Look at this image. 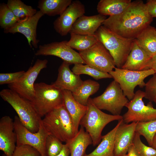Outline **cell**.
<instances>
[{
  "instance_id": "obj_24",
  "label": "cell",
  "mask_w": 156,
  "mask_h": 156,
  "mask_svg": "<svg viewBox=\"0 0 156 156\" xmlns=\"http://www.w3.org/2000/svg\"><path fill=\"white\" fill-rule=\"evenodd\" d=\"M141 48L150 57L156 54V28L149 25L135 38Z\"/></svg>"
},
{
  "instance_id": "obj_1",
  "label": "cell",
  "mask_w": 156,
  "mask_h": 156,
  "mask_svg": "<svg viewBox=\"0 0 156 156\" xmlns=\"http://www.w3.org/2000/svg\"><path fill=\"white\" fill-rule=\"evenodd\" d=\"M153 20L145 3L142 1L136 0L132 1L121 14L106 18L102 25L123 37L135 39Z\"/></svg>"
},
{
  "instance_id": "obj_41",
  "label": "cell",
  "mask_w": 156,
  "mask_h": 156,
  "mask_svg": "<svg viewBox=\"0 0 156 156\" xmlns=\"http://www.w3.org/2000/svg\"><path fill=\"white\" fill-rule=\"evenodd\" d=\"M150 69H153L156 73V54L151 58Z\"/></svg>"
},
{
  "instance_id": "obj_17",
  "label": "cell",
  "mask_w": 156,
  "mask_h": 156,
  "mask_svg": "<svg viewBox=\"0 0 156 156\" xmlns=\"http://www.w3.org/2000/svg\"><path fill=\"white\" fill-rule=\"evenodd\" d=\"M16 136L14 121L9 116H5L0 120V150L6 156H12L16 148Z\"/></svg>"
},
{
  "instance_id": "obj_28",
  "label": "cell",
  "mask_w": 156,
  "mask_h": 156,
  "mask_svg": "<svg viewBox=\"0 0 156 156\" xmlns=\"http://www.w3.org/2000/svg\"><path fill=\"white\" fill-rule=\"evenodd\" d=\"M68 41V45L73 49L82 51L87 49L96 43L98 40L94 35H83L70 33Z\"/></svg>"
},
{
  "instance_id": "obj_8",
  "label": "cell",
  "mask_w": 156,
  "mask_h": 156,
  "mask_svg": "<svg viewBox=\"0 0 156 156\" xmlns=\"http://www.w3.org/2000/svg\"><path fill=\"white\" fill-rule=\"evenodd\" d=\"M109 73L114 80L119 83L124 94L130 101L134 96L135 87L137 86L141 88L145 87L144 79L155 73L151 69L134 71L116 67Z\"/></svg>"
},
{
  "instance_id": "obj_5",
  "label": "cell",
  "mask_w": 156,
  "mask_h": 156,
  "mask_svg": "<svg viewBox=\"0 0 156 156\" xmlns=\"http://www.w3.org/2000/svg\"><path fill=\"white\" fill-rule=\"evenodd\" d=\"M87 107L86 112L81 120L79 125L85 128L92 139L93 145L95 146L101 140V133L105 127L111 122L122 119L123 117L103 112L92 103L90 98L88 99Z\"/></svg>"
},
{
  "instance_id": "obj_39",
  "label": "cell",
  "mask_w": 156,
  "mask_h": 156,
  "mask_svg": "<svg viewBox=\"0 0 156 156\" xmlns=\"http://www.w3.org/2000/svg\"><path fill=\"white\" fill-rule=\"evenodd\" d=\"M127 153V156H140L133 143L129 147Z\"/></svg>"
},
{
  "instance_id": "obj_18",
  "label": "cell",
  "mask_w": 156,
  "mask_h": 156,
  "mask_svg": "<svg viewBox=\"0 0 156 156\" xmlns=\"http://www.w3.org/2000/svg\"><path fill=\"white\" fill-rule=\"evenodd\" d=\"M151 57L139 45L134 39L131 51L122 68L134 71H142L150 69Z\"/></svg>"
},
{
  "instance_id": "obj_3",
  "label": "cell",
  "mask_w": 156,
  "mask_h": 156,
  "mask_svg": "<svg viewBox=\"0 0 156 156\" xmlns=\"http://www.w3.org/2000/svg\"><path fill=\"white\" fill-rule=\"evenodd\" d=\"M95 35L112 56L116 67L122 68L130 53L134 39L123 37L103 25L99 28Z\"/></svg>"
},
{
  "instance_id": "obj_44",
  "label": "cell",
  "mask_w": 156,
  "mask_h": 156,
  "mask_svg": "<svg viewBox=\"0 0 156 156\" xmlns=\"http://www.w3.org/2000/svg\"><path fill=\"white\" fill-rule=\"evenodd\" d=\"M127 156V154H126V155H124V156Z\"/></svg>"
},
{
  "instance_id": "obj_21",
  "label": "cell",
  "mask_w": 156,
  "mask_h": 156,
  "mask_svg": "<svg viewBox=\"0 0 156 156\" xmlns=\"http://www.w3.org/2000/svg\"><path fill=\"white\" fill-rule=\"evenodd\" d=\"M62 91L64 105L71 116L76 134L79 131L80 122L86 112L87 107L76 101L71 92L66 90H63Z\"/></svg>"
},
{
  "instance_id": "obj_11",
  "label": "cell",
  "mask_w": 156,
  "mask_h": 156,
  "mask_svg": "<svg viewBox=\"0 0 156 156\" xmlns=\"http://www.w3.org/2000/svg\"><path fill=\"white\" fill-rule=\"evenodd\" d=\"M48 60L38 59L16 82L8 84L9 89L31 102L35 96L34 82L41 70L47 67Z\"/></svg>"
},
{
  "instance_id": "obj_22",
  "label": "cell",
  "mask_w": 156,
  "mask_h": 156,
  "mask_svg": "<svg viewBox=\"0 0 156 156\" xmlns=\"http://www.w3.org/2000/svg\"><path fill=\"white\" fill-rule=\"evenodd\" d=\"M70 156H84L87 147L93 144L89 134L81 126L77 133L66 142Z\"/></svg>"
},
{
  "instance_id": "obj_9",
  "label": "cell",
  "mask_w": 156,
  "mask_h": 156,
  "mask_svg": "<svg viewBox=\"0 0 156 156\" xmlns=\"http://www.w3.org/2000/svg\"><path fill=\"white\" fill-rule=\"evenodd\" d=\"M14 131L16 136V146L29 145L36 149L41 156H47L46 150V142L49 135L41 122L38 131L33 133L28 130L21 121L18 116L14 118Z\"/></svg>"
},
{
  "instance_id": "obj_13",
  "label": "cell",
  "mask_w": 156,
  "mask_h": 156,
  "mask_svg": "<svg viewBox=\"0 0 156 156\" xmlns=\"http://www.w3.org/2000/svg\"><path fill=\"white\" fill-rule=\"evenodd\" d=\"M67 42L68 41L65 40L40 45L35 55L36 56H55L70 65L78 63L85 64L79 53L70 47Z\"/></svg>"
},
{
  "instance_id": "obj_15",
  "label": "cell",
  "mask_w": 156,
  "mask_h": 156,
  "mask_svg": "<svg viewBox=\"0 0 156 156\" xmlns=\"http://www.w3.org/2000/svg\"><path fill=\"white\" fill-rule=\"evenodd\" d=\"M44 15L40 10L33 16L24 21L16 23L13 26L4 29L5 33L14 34L19 33L24 35L27 39L28 44L31 48L38 47L40 41L37 39V27L40 19Z\"/></svg>"
},
{
  "instance_id": "obj_38",
  "label": "cell",
  "mask_w": 156,
  "mask_h": 156,
  "mask_svg": "<svg viewBox=\"0 0 156 156\" xmlns=\"http://www.w3.org/2000/svg\"><path fill=\"white\" fill-rule=\"evenodd\" d=\"M148 12L153 18H156V0H148L145 3Z\"/></svg>"
},
{
  "instance_id": "obj_32",
  "label": "cell",
  "mask_w": 156,
  "mask_h": 156,
  "mask_svg": "<svg viewBox=\"0 0 156 156\" xmlns=\"http://www.w3.org/2000/svg\"><path fill=\"white\" fill-rule=\"evenodd\" d=\"M20 21L14 15L7 3L0 5V26L4 30L13 26Z\"/></svg>"
},
{
  "instance_id": "obj_42",
  "label": "cell",
  "mask_w": 156,
  "mask_h": 156,
  "mask_svg": "<svg viewBox=\"0 0 156 156\" xmlns=\"http://www.w3.org/2000/svg\"><path fill=\"white\" fill-rule=\"evenodd\" d=\"M151 147L156 149V133L153 138L152 144Z\"/></svg>"
},
{
  "instance_id": "obj_2",
  "label": "cell",
  "mask_w": 156,
  "mask_h": 156,
  "mask_svg": "<svg viewBox=\"0 0 156 156\" xmlns=\"http://www.w3.org/2000/svg\"><path fill=\"white\" fill-rule=\"evenodd\" d=\"M44 116L41 122L49 135L65 142L75 135L71 118L64 105L53 109Z\"/></svg>"
},
{
  "instance_id": "obj_14",
  "label": "cell",
  "mask_w": 156,
  "mask_h": 156,
  "mask_svg": "<svg viewBox=\"0 0 156 156\" xmlns=\"http://www.w3.org/2000/svg\"><path fill=\"white\" fill-rule=\"evenodd\" d=\"M85 8L79 1H72L64 12L54 22V29L62 36L66 35L76 21L84 15Z\"/></svg>"
},
{
  "instance_id": "obj_37",
  "label": "cell",
  "mask_w": 156,
  "mask_h": 156,
  "mask_svg": "<svg viewBox=\"0 0 156 156\" xmlns=\"http://www.w3.org/2000/svg\"><path fill=\"white\" fill-rule=\"evenodd\" d=\"M25 71H20L14 73H1L0 85L9 84L17 81L24 74Z\"/></svg>"
},
{
  "instance_id": "obj_27",
  "label": "cell",
  "mask_w": 156,
  "mask_h": 156,
  "mask_svg": "<svg viewBox=\"0 0 156 156\" xmlns=\"http://www.w3.org/2000/svg\"><path fill=\"white\" fill-rule=\"evenodd\" d=\"M100 84L97 82L88 79L83 81L81 85L72 92L75 99L80 104L87 106L90 96L99 90Z\"/></svg>"
},
{
  "instance_id": "obj_19",
  "label": "cell",
  "mask_w": 156,
  "mask_h": 156,
  "mask_svg": "<svg viewBox=\"0 0 156 156\" xmlns=\"http://www.w3.org/2000/svg\"><path fill=\"white\" fill-rule=\"evenodd\" d=\"M70 65L63 61L59 68L57 79L52 84L61 90H68L73 92L81 85L83 81L80 76L70 70Z\"/></svg>"
},
{
  "instance_id": "obj_12",
  "label": "cell",
  "mask_w": 156,
  "mask_h": 156,
  "mask_svg": "<svg viewBox=\"0 0 156 156\" xmlns=\"http://www.w3.org/2000/svg\"><path fill=\"white\" fill-rule=\"evenodd\" d=\"M79 53L85 64L101 71L109 73L116 67L112 56L99 40L90 48Z\"/></svg>"
},
{
  "instance_id": "obj_4",
  "label": "cell",
  "mask_w": 156,
  "mask_h": 156,
  "mask_svg": "<svg viewBox=\"0 0 156 156\" xmlns=\"http://www.w3.org/2000/svg\"><path fill=\"white\" fill-rule=\"evenodd\" d=\"M0 95L14 109L21 122L28 130L33 133L38 131L42 119L30 101L10 89L2 90Z\"/></svg>"
},
{
  "instance_id": "obj_43",
  "label": "cell",
  "mask_w": 156,
  "mask_h": 156,
  "mask_svg": "<svg viewBox=\"0 0 156 156\" xmlns=\"http://www.w3.org/2000/svg\"><path fill=\"white\" fill-rule=\"evenodd\" d=\"M1 156H6L4 153H3Z\"/></svg>"
},
{
  "instance_id": "obj_34",
  "label": "cell",
  "mask_w": 156,
  "mask_h": 156,
  "mask_svg": "<svg viewBox=\"0 0 156 156\" xmlns=\"http://www.w3.org/2000/svg\"><path fill=\"white\" fill-rule=\"evenodd\" d=\"M140 135L135 132L133 143L140 156H156V149L145 145L142 141Z\"/></svg>"
},
{
  "instance_id": "obj_16",
  "label": "cell",
  "mask_w": 156,
  "mask_h": 156,
  "mask_svg": "<svg viewBox=\"0 0 156 156\" xmlns=\"http://www.w3.org/2000/svg\"><path fill=\"white\" fill-rule=\"evenodd\" d=\"M137 122L127 124L123 120L118 127L114 138V156H123L133 144Z\"/></svg>"
},
{
  "instance_id": "obj_6",
  "label": "cell",
  "mask_w": 156,
  "mask_h": 156,
  "mask_svg": "<svg viewBox=\"0 0 156 156\" xmlns=\"http://www.w3.org/2000/svg\"><path fill=\"white\" fill-rule=\"evenodd\" d=\"M35 96L31 102L41 118L48 113L64 105L63 91L52 84L44 82L35 83Z\"/></svg>"
},
{
  "instance_id": "obj_36",
  "label": "cell",
  "mask_w": 156,
  "mask_h": 156,
  "mask_svg": "<svg viewBox=\"0 0 156 156\" xmlns=\"http://www.w3.org/2000/svg\"><path fill=\"white\" fill-rule=\"evenodd\" d=\"M12 156H41L35 148L27 145L16 146Z\"/></svg>"
},
{
  "instance_id": "obj_35",
  "label": "cell",
  "mask_w": 156,
  "mask_h": 156,
  "mask_svg": "<svg viewBox=\"0 0 156 156\" xmlns=\"http://www.w3.org/2000/svg\"><path fill=\"white\" fill-rule=\"evenodd\" d=\"M144 98L156 104V73L145 84Z\"/></svg>"
},
{
  "instance_id": "obj_25",
  "label": "cell",
  "mask_w": 156,
  "mask_h": 156,
  "mask_svg": "<svg viewBox=\"0 0 156 156\" xmlns=\"http://www.w3.org/2000/svg\"><path fill=\"white\" fill-rule=\"evenodd\" d=\"M131 0H101L97 6L99 14L109 16L118 15L130 4Z\"/></svg>"
},
{
  "instance_id": "obj_29",
  "label": "cell",
  "mask_w": 156,
  "mask_h": 156,
  "mask_svg": "<svg viewBox=\"0 0 156 156\" xmlns=\"http://www.w3.org/2000/svg\"><path fill=\"white\" fill-rule=\"evenodd\" d=\"M7 4L21 21L31 17L38 11L31 6L26 5L20 0H8Z\"/></svg>"
},
{
  "instance_id": "obj_33",
  "label": "cell",
  "mask_w": 156,
  "mask_h": 156,
  "mask_svg": "<svg viewBox=\"0 0 156 156\" xmlns=\"http://www.w3.org/2000/svg\"><path fill=\"white\" fill-rule=\"evenodd\" d=\"M64 144L54 136L49 135L46 139V150L47 156H56L61 151Z\"/></svg>"
},
{
  "instance_id": "obj_7",
  "label": "cell",
  "mask_w": 156,
  "mask_h": 156,
  "mask_svg": "<svg viewBox=\"0 0 156 156\" xmlns=\"http://www.w3.org/2000/svg\"><path fill=\"white\" fill-rule=\"evenodd\" d=\"M90 99L98 108L108 111L114 115H120L122 109L129 101L119 83L114 80L101 95Z\"/></svg>"
},
{
  "instance_id": "obj_26",
  "label": "cell",
  "mask_w": 156,
  "mask_h": 156,
  "mask_svg": "<svg viewBox=\"0 0 156 156\" xmlns=\"http://www.w3.org/2000/svg\"><path fill=\"white\" fill-rule=\"evenodd\" d=\"M72 0H40L38 8L44 15H61L70 4Z\"/></svg>"
},
{
  "instance_id": "obj_31",
  "label": "cell",
  "mask_w": 156,
  "mask_h": 156,
  "mask_svg": "<svg viewBox=\"0 0 156 156\" xmlns=\"http://www.w3.org/2000/svg\"><path fill=\"white\" fill-rule=\"evenodd\" d=\"M135 132L140 136H143L151 147L156 133V120L147 122H137Z\"/></svg>"
},
{
  "instance_id": "obj_20",
  "label": "cell",
  "mask_w": 156,
  "mask_h": 156,
  "mask_svg": "<svg viewBox=\"0 0 156 156\" xmlns=\"http://www.w3.org/2000/svg\"><path fill=\"white\" fill-rule=\"evenodd\" d=\"M106 18L105 16L100 14L90 16L84 15L76 21L69 33L83 35H94Z\"/></svg>"
},
{
  "instance_id": "obj_10",
  "label": "cell",
  "mask_w": 156,
  "mask_h": 156,
  "mask_svg": "<svg viewBox=\"0 0 156 156\" xmlns=\"http://www.w3.org/2000/svg\"><path fill=\"white\" fill-rule=\"evenodd\" d=\"M144 92L140 90L136 91L133 98L129 101L125 107L128 110L122 116L123 122H144L156 120V109L150 102L145 105L143 99Z\"/></svg>"
},
{
  "instance_id": "obj_30",
  "label": "cell",
  "mask_w": 156,
  "mask_h": 156,
  "mask_svg": "<svg viewBox=\"0 0 156 156\" xmlns=\"http://www.w3.org/2000/svg\"><path fill=\"white\" fill-rule=\"evenodd\" d=\"M72 70L74 73L77 75H87L96 80L112 78L109 73L101 71L87 64L83 65L80 63L75 64Z\"/></svg>"
},
{
  "instance_id": "obj_23",
  "label": "cell",
  "mask_w": 156,
  "mask_h": 156,
  "mask_svg": "<svg viewBox=\"0 0 156 156\" xmlns=\"http://www.w3.org/2000/svg\"><path fill=\"white\" fill-rule=\"evenodd\" d=\"M120 120L115 127L106 135L102 136V141L92 152L84 156H114V138L117 129L122 121Z\"/></svg>"
},
{
  "instance_id": "obj_40",
  "label": "cell",
  "mask_w": 156,
  "mask_h": 156,
  "mask_svg": "<svg viewBox=\"0 0 156 156\" xmlns=\"http://www.w3.org/2000/svg\"><path fill=\"white\" fill-rule=\"evenodd\" d=\"M70 154L69 148L66 144H64L60 152L56 156H69Z\"/></svg>"
}]
</instances>
